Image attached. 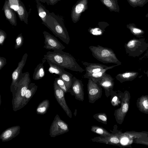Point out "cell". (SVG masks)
Instances as JSON below:
<instances>
[{
    "label": "cell",
    "instance_id": "6da1fadb",
    "mask_svg": "<svg viewBox=\"0 0 148 148\" xmlns=\"http://www.w3.org/2000/svg\"><path fill=\"white\" fill-rule=\"evenodd\" d=\"M43 59L72 71L81 73L84 71L73 56L62 50L49 51L44 55Z\"/></svg>",
    "mask_w": 148,
    "mask_h": 148
},
{
    "label": "cell",
    "instance_id": "7a4b0ae2",
    "mask_svg": "<svg viewBox=\"0 0 148 148\" xmlns=\"http://www.w3.org/2000/svg\"><path fill=\"white\" fill-rule=\"evenodd\" d=\"M44 24L56 36L68 45L70 39L68 32L65 27L63 18L55 14L53 12H49Z\"/></svg>",
    "mask_w": 148,
    "mask_h": 148
},
{
    "label": "cell",
    "instance_id": "3957f363",
    "mask_svg": "<svg viewBox=\"0 0 148 148\" xmlns=\"http://www.w3.org/2000/svg\"><path fill=\"white\" fill-rule=\"evenodd\" d=\"M30 82L29 72L23 73L19 79L15 89L12 92V103L14 111H17L23 108V99Z\"/></svg>",
    "mask_w": 148,
    "mask_h": 148
},
{
    "label": "cell",
    "instance_id": "277c9868",
    "mask_svg": "<svg viewBox=\"0 0 148 148\" xmlns=\"http://www.w3.org/2000/svg\"><path fill=\"white\" fill-rule=\"evenodd\" d=\"M89 48L94 57L99 61L104 64L112 63L121 64V62L118 59L112 49L99 45L91 46Z\"/></svg>",
    "mask_w": 148,
    "mask_h": 148
},
{
    "label": "cell",
    "instance_id": "5b68a950",
    "mask_svg": "<svg viewBox=\"0 0 148 148\" xmlns=\"http://www.w3.org/2000/svg\"><path fill=\"white\" fill-rule=\"evenodd\" d=\"M68 125L62 120L58 114L55 116L51 125L49 131V135L51 137H55L69 132Z\"/></svg>",
    "mask_w": 148,
    "mask_h": 148
},
{
    "label": "cell",
    "instance_id": "8992f818",
    "mask_svg": "<svg viewBox=\"0 0 148 148\" xmlns=\"http://www.w3.org/2000/svg\"><path fill=\"white\" fill-rule=\"evenodd\" d=\"M102 87L97 82L89 79L87 84L88 101L93 103L101 97L102 95Z\"/></svg>",
    "mask_w": 148,
    "mask_h": 148
},
{
    "label": "cell",
    "instance_id": "52a82bcc",
    "mask_svg": "<svg viewBox=\"0 0 148 148\" xmlns=\"http://www.w3.org/2000/svg\"><path fill=\"white\" fill-rule=\"evenodd\" d=\"M43 34L45 38L44 48L54 51L62 50L65 47L53 36L44 31Z\"/></svg>",
    "mask_w": 148,
    "mask_h": 148
},
{
    "label": "cell",
    "instance_id": "ba28073f",
    "mask_svg": "<svg viewBox=\"0 0 148 148\" xmlns=\"http://www.w3.org/2000/svg\"><path fill=\"white\" fill-rule=\"evenodd\" d=\"M53 89L55 97L58 102L70 118L72 117V112L66 101L64 92L58 85L55 80L53 83Z\"/></svg>",
    "mask_w": 148,
    "mask_h": 148
},
{
    "label": "cell",
    "instance_id": "9c48e42d",
    "mask_svg": "<svg viewBox=\"0 0 148 148\" xmlns=\"http://www.w3.org/2000/svg\"><path fill=\"white\" fill-rule=\"evenodd\" d=\"M84 85L82 81L73 76L72 80V84L69 92L75 99L83 101L84 100Z\"/></svg>",
    "mask_w": 148,
    "mask_h": 148
},
{
    "label": "cell",
    "instance_id": "30bf717a",
    "mask_svg": "<svg viewBox=\"0 0 148 148\" xmlns=\"http://www.w3.org/2000/svg\"><path fill=\"white\" fill-rule=\"evenodd\" d=\"M28 54L25 53L21 60L18 62L17 68L14 71L12 75V81L10 86V90L13 92L15 89L19 79L22 74V71L25 64Z\"/></svg>",
    "mask_w": 148,
    "mask_h": 148
},
{
    "label": "cell",
    "instance_id": "8fae6325",
    "mask_svg": "<svg viewBox=\"0 0 148 148\" xmlns=\"http://www.w3.org/2000/svg\"><path fill=\"white\" fill-rule=\"evenodd\" d=\"M88 0H79L72 8L71 13L72 21L74 23L79 21L82 13L88 8Z\"/></svg>",
    "mask_w": 148,
    "mask_h": 148
},
{
    "label": "cell",
    "instance_id": "7c38bea8",
    "mask_svg": "<svg viewBox=\"0 0 148 148\" xmlns=\"http://www.w3.org/2000/svg\"><path fill=\"white\" fill-rule=\"evenodd\" d=\"M112 132L113 134L111 136H96L92 138L91 140L93 142L119 146L120 145V137L121 134L119 132H115L114 129Z\"/></svg>",
    "mask_w": 148,
    "mask_h": 148
},
{
    "label": "cell",
    "instance_id": "4fadbf2b",
    "mask_svg": "<svg viewBox=\"0 0 148 148\" xmlns=\"http://www.w3.org/2000/svg\"><path fill=\"white\" fill-rule=\"evenodd\" d=\"M128 97L126 94L122 99L121 107L114 111V115L117 123L121 124L128 111L129 106Z\"/></svg>",
    "mask_w": 148,
    "mask_h": 148
},
{
    "label": "cell",
    "instance_id": "5bb4252c",
    "mask_svg": "<svg viewBox=\"0 0 148 148\" xmlns=\"http://www.w3.org/2000/svg\"><path fill=\"white\" fill-rule=\"evenodd\" d=\"M97 83L104 89L107 98L110 96V91L113 90L114 83V79L110 75L106 73Z\"/></svg>",
    "mask_w": 148,
    "mask_h": 148
},
{
    "label": "cell",
    "instance_id": "9a60e30c",
    "mask_svg": "<svg viewBox=\"0 0 148 148\" xmlns=\"http://www.w3.org/2000/svg\"><path fill=\"white\" fill-rule=\"evenodd\" d=\"M20 128L19 126L17 125L7 129L0 135V139L3 142L11 140L19 134Z\"/></svg>",
    "mask_w": 148,
    "mask_h": 148
},
{
    "label": "cell",
    "instance_id": "2e32d148",
    "mask_svg": "<svg viewBox=\"0 0 148 148\" xmlns=\"http://www.w3.org/2000/svg\"><path fill=\"white\" fill-rule=\"evenodd\" d=\"M2 10L4 13L6 19L12 25L16 26L17 20L15 11L9 6L8 0H5Z\"/></svg>",
    "mask_w": 148,
    "mask_h": 148
},
{
    "label": "cell",
    "instance_id": "e0dca14e",
    "mask_svg": "<svg viewBox=\"0 0 148 148\" xmlns=\"http://www.w3.org/2000/svg\"><path fill=\"white\" fill-rule=\"evenodd\" d=\"M82 62L85 67L86 72L84 75L97 73L109 66L99 63H90L83 61H82Z\"/></svg>",
    "mask_w": 148,
    "mask_h": 148
},
{
    "label": "cell",
    "instance_id": "ac0fdd59",
    "mask_svg": "<svg viewBox=\"0 0 148 148\" xmlns=\"http://www.w3.org/2000/svg\"><path fill=\"white\" fill-rule=\"evenodd\" d=\"M109 24L105 22L102 21L99 22L98 25L94 27H90L88 31L91 34L96 36L102 35L105 31V29L108 26Z\"/></svg>",
    "mask_w": 148,
    "mask_h": 148
},
{
    "label": "cell",
    "instance_id": "d6986e66",
    "mask_svg": "<svg viewBox=\"0 0 148 148\" xmlns=\"http://www.w3.org/2000/svg\"><path fill=\"white\" fill-rule=\"evenodd\" d=\"M38 86L34 83H30L27 89L23 99V107L32 98L37 90Z\"/></svg>",
    "mask_w": 148,
    "mask_h": 148
},
{
    "label": "cell",
    "instance_id": "ffe728a7",
    "mask_svg": "<svg viewBox=\"0 0 148 148\" xmlns=\"http://www.w3.org/2000/svg\"><path fill=\"white\" fill-rule=\"evenodd\" d=\"M18 0L19 8L16 12L20 21H23L25 24H28V13L23 3L21 0Z\"/></svg>",
    "mask_w": 148,
    "mask_h": 148
},
{
    "label": "cell",
    "instance_id": "44dd1931",
    "mask_svg": "<svg viewBox=\"0 0 148 148\" xmlns=\"http://www.w3.org/2000/svg\"><path fill=\"white\" fill-rule=\"evenodd\" d=\"M120 65L119 64H117L116 65L109 66L108 67L103 70L102 71L96 73H93L90 74L86 75H83V77L85 78L90 79L93 81L97 82L101 78L102 76L106 73L107 71L109 69H112L114 67Z\"/></svg>",
    "mask_w": 148,
    "mask_h": 148
},
{
    "label": "cell",
    "instance_id": "7402d4cb",
    "mask_svg": "<svg viewBox=\"0 0 148 148\" xmlns=\"http://www.w3.org/2000/svg\"><path fill=\"white\" fill-rule=\"evenodd\" d=\"M46 60H42V62L39 63L35 68L33 75V79L35 80L42 78L45 75L43 64Z\"/></svg>",
    "mask_w": 148,
    "mask_h": 148
},
{
    "label": "cell",
    "instance_id": "603a6c76",
    "mask_svg": "<svg viewBox=\"0 0 148 148\" xmlns=\"http://www.w3.org/2000/svg\"><path fill=\"white\" fill-rule=\"evenodd\" d=\"M36 3V7L38 14L43 24L46 21V17L49 14V11L38 0H35Z\"/></svg>",
    "mask_w": 148,
    "mask_h": 148
},
{
    "label": "cell",
    "instance_id": "cb8c5ba5",
    "mask_svg": "<svg viewBox=\"0 0 148 148\" xmlns=\"http://www.w3.org/2000/svg\"><path fill=\"white\" fill-rule=\"evenodd\" d=\"M138 73L135 72H127L117 74L115 77L121 82L132 80L138 75Z\"/></svg>",
    "mask_w": 148,
    "mask_h": 148
},
{
    "label": "cell",
    "instance_id": "d4e9b609",
    "mask_svg": "<svg viewBox=\"0 0 148 148\" xmlns=\"http://www.w3.org/2000/svg\"><path fill=\"white\" fill-rule=\"evenodd\" d=\"M110 12H119L120 8L117 0H100Z\"/></svg>",
    "mask_w": 148,
    "mask_h": 148
},
{
    "label": "cell",
    "instance_id": "484cf974",
    "mask_svg": "<svg viewBox=\"0 0 148 148\" xmlns=\"http://www.w3.org/2000/svg\"><path fill=\"white\" fill-rule=\"evenodd\" d=\"M47 62L49 66L48 71L51 73H55L59 76L66 71L60 66L49 61Z\"/></svg>",
    "mask_w": 148,
    "mask_h": 148
},
{
    "label": "cell",
    "instance_id": "4316f807",
    "mask_svg": "<svg viewBox=\"0 0 148 148\" xmlns=\"http://www.w3.org/2000/svg\"><path fill=\"white\" fill-rule=\"evenodd\" d=\"M49 106V101L48 99L42 101L38 106L36 109L38 114L43 115L46 113Z\"/></svg>",
    "mask_w": 148,
    "mask_h": 148
},
{
    "label": "cell",
    "instance_id": "83f0119b",
    "mask_svg": "<svg viewBox=\"0 0 148 148\" xmlns=\"http://www.w3.org/2000/svg\"><path fill=\"white\" fill-rule=\"evenodd\" d=\"M64 82L68 90V92H69L72 84V80L73 75L71 73L66 71L59 76Z\"/></svg>",
    "mask_w": 148,
    "mask_h": 148
},
{
    "label": "cell",
    "instance_id": "f1b7e54d",
    "mask_svg": "<svg viewBox=\"0 0 148 148\" xmlns=\"http://www.w3.org/2000/svg\"><path fill=\"white\" fill-rule=\"evenodd\" d=\"M138 107L140 110L144 113H148V96H143L139 99Z\"/></svg>",
    "mask_w": 148,
    "mask_h": 148
},
{
    "label": "cell",
    "instance_id": "f546056e",
    "mask_svg": "<svg viewBox=\"0 0 148 148\" xmlns=\"http://www.w3.org/2000/svg\"><path fill=\"white\" fill-rule=\"evenodd\" d=\"M90 130L92 132L102 136H111L113 134L112 132L110 133L103 127L97 125L92 126Z\"/></svg>",
    "mask_w": 148,
    "mask_h": 148
},
{
    "label": "cell",
    "instance_id": "4dcf8cb0",
    "mask_svg": "<svg viewBox=\"0 0 148 148\" xmlns=\"http://www.w3.org/2000/svg\"><path fill=\"white\" fill-rule=\"evenodd\" d=\"M126 26L131 32L136 36H140L145 33L142 29L137 27L134 23H130L127 24Z\"/></svg>",
    "mask_w": 148,
    "mask_h": 148
},
{
    "label": "cell",
    "instance_id": "1f68e13d",
    "mask_svg": "<svg viewBox=\"0 0 148 148\" xmlns=\"http://www.w3.org/2000/svg\"><path fill=\"white\" fill-rule=\"evenodd\" d=\"M93 116L94 119L98 122L105 125L107 124L108 118L105 113L101 112L96 113Z\"/></svg>",
    "mask_w": 148,
    "mask_h": 148
},
{
    "label": "cell",
    "instance_id": "d6a6232c",
    "mask_svg": "<svg viewBox=\"0 0 148 148\" xmlns=\"http://www.w3.org/2000/svg\"><path fill=\"white\" fill-rule=\"evenodd\" d=\"M129 4L132 7H143L148 2V0H127Z\"/></svg>",
    "mask_w": 148,
    "mask_h": 148
},
{
    "label": "cell",
    "instance_id": "836d02e7",
    "mask_svg": "<svg viewBox=\"0 0 148 148\" xmlns=\"http://www.w3.org/2000/svg\"><path fill=\"white\" fill-rule=\"evenodd\" d=\"M140 41L138 40H132L127 43L126 47L128 49L133 50L136 48L140 45Z\"/></svg>",
    "mask_w": 148,
    "mask_h": 148
},
{
    "label": "cell",
    "instance_id": "e575fe53",
    "mask_svg": "<svg viewBox=\"0 0 148 148\" xmlns=\"http://www.w3.org/2000/svg\"><path fill=\"white\" fill-rule=\"evenodd\" d=\"M24 38L22 33H20L16 37L15 40L14 48L18 49L21 47L23 45Z\"/></svg>",
    "mask_w": 148,
    "mask_h": 148
},
{
    "label": "cell",
    "instance_id": "d590c367",
    "mask_svg": "<svg viewBox=\"0 0 148 148\" xmlns=\"http://www.w3.org/2000/svg\"><path fill=\"white\" fill-rule=\"evenodd\" d=\"M111 103L112 106L115 107L117 106L120 103L118 97L114 94L113 90H111L110 92Z\"/></svg>",
    "mask_w": 148,
    "mask_h": 148
},
{
    "label": "cell",
    "instance_id": "8d00e7d4",
    "mask_svg": "<svg viewBox=\"0 0 148 148\" xmlns=\"http://www.w3.org/2000/svg\"><path fill=\"white\" fill-rule=\"evenodd\" d=\"M59 86L65 92V93L68 92V90L66 86L64 81L59 77L56 78L55 79Z\"/></svg>",
    "mask_w": 148,
    "mask_h": 148
},
{
    "label": "cell",
    "instance_id": "74e56055",
    "mask_svg": "<svg viewBox=\"0 0 148 148\" xmlns=\"http://www.w3.org/2000/svg\"><path fill=\"white\" fill-rule=\"evenodd\" d=\"M8 3L11 8L15 12L18 10L19 8L18 0H8Z\"/></svg>",
    "mask_w": 148,
    "mask_h": 148
},
{
    "label": "cell",
    "instance_id": "f35d334b",
    "mask_svg": "<svg viewBox=\"0 0 148 148\" xmlns=\"http://www.w3.org/2000/svg\"><path fill=\"white\" fill-rule=\"evenodd\" d=\"M7 38V34L3 30L0 29V45L3 46Z\"/></svg>",
    "mask_w": 148,
    "mask_h": 148
},
{
    "label": "cell",
    "instance_id": "ab89813d",
    "mask_svg": "<svg viewBox=\"0 0 148 148\" xmlns=\"http://www.w3.org/2000/svg\"><path fill=\"white\" fill-rule=\"evenodd\" d=\"M6 63V59L4 57H0V70L2 69Z\"/></svg>",
    "mask_w": 148,
    "mask_h": 148
},
{
    "label": "cell",
    "instance_id": "60d3db41",
    "mask_svg": "<svg viewBox=\"0 0 148 148\" xmlns=\"http://www.w3.org/2000/svg\"><path fill=\"white\" fill-rule=\"evenodd\" d=\"M60 0H46L47 5H54Z\"/></svg>",
    "mask_w": 148,
    "mask_h": 148
},
{
    "label": "cell",
    "instance_id": "b9f144b4",
    "mask_svg": "<svg viewBox=\"0 0 148 148\" xmlns=\"http://www.w3.org/2000/svg\"><path fill=\"white\" fill-rule=\"evenodd\" d=\"M40 2L43 3H45L46 2V0H38Z\"/></svg>",
    "mask_w": 148,
    "mask_h": 148
},
{
    "label": "cell",
    "instance_id": "7bdbcfd3",
    "mask_svg": "<svg viewBox=\"0 0 148 148\" xmlns=\"http://www.w3.org/2000/svg\"><path fill=\"white\" fill-rule=\"evenodd\" d=\"M145 17L146 18L148 17V13L146 15H145Z\"/></svg>",
    "mask_w": 148,
    "mask_h": 148
},
{
    "label": "cell",
    "instance_id": "ee69618b",
    "mask_svg": "<svg viewBox=\"0 0 148 148\" xmlns=\"http://www.w3.org/2000/svg\"><path fill=\"white\" fill-rule=\"evenodd\" d=\"M147 76H148V72L147 73Z\"/></svg>",
    "mask_w": 148,
    "mask_h": 148
}]
</instances>
